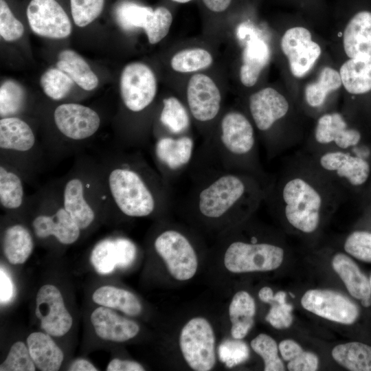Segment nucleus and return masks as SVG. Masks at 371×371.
Returning a JSON list of instances; mask_svg holds the SVG:
<instances>
[{
	"label": "nucleus",
	"instance_id": "obj_1",
	"mask_svg": "<svg viewBox=\"0 0 371 371\" xmlns=\"http://www.w3.org/2000/svg\"><path fill=\"white\" fill-rule=\"evenodd\" d=\"M348 195L324 175L304 153L288 161L271 177L265 203L282 215L293 229L311 235L324 217L333 212Z\"/></svg>",
	"mask_w": 371,
	"mask_h": 371
},
{
	"label": "nucleus",
	"instance_id": "obj_2",
	"mask_svg": "<svg viewBox=\"0 0 371 371\" xmlns=\"http://www.w3.org/2000/svg\"><path fill=\"white\" fill-rule=\"evenodd\" d=\"M184 208L205 221H243L265 201L267 185L254 175L208 166H191Z\"/></svg>",
	"mask_w": 371,
	"mask_h": 371
},
{
	"label": "nucleus",
	"instance_id": "obj_3",
	"mask_svg": "<svg viewBox=\"0 0 371 371\" xmlns=\"http://www.w3.org/2000/svg\"><path fill=\"white\" fill-rule=\"evenodd\" d=\"M191 166L248 173L267 185L271 179L260 161L254 125L249 115L238 109L221 113L209 137L196 148Z\"/></svg>",
	"mask_w": 371,
	"mask_h": 371
},
{
	"label": "nucleus",
	"instance_id": "obj_4",
	"mask_svg": "<svg viewBox=\"0 0 371 371\" xmlns=\"http://www.w3.org/2000/svg\"><path fill=\"white\" fill-rule=\"evenodd\" d=\"M108 192L118 210L131 218H143L170 207V187L141 157H118L108 172Z\"/></svg>",
	"mask_w": 371,
	"mask_h": 371
},
{
	"label": "nucleus",
	"instance_id": "obj_5",
	"mask_svg": "<svg viewBox=\"0 0 371 371\" xmlns=\"http://www.w3.org/2000/svg\"><path fill=\"white\" fill-rule=\"evenodd\" d=\"M247 114L269 159L295 146L303 138L291 102L275 88L267 87L252 93L247 100Z\"/></svg>",
	"mask_w": 371,
	"mask_h": 371
},
{
	"label": "nucleus",
	"instance_id": "obj_6",
	"mask_svg": "<svg viewBox=\"0 0 371 371\" xmlns=\"http://www.w3.org/2000/svg\"><path fill=\"white\" fill-rule=\"evenodd\" d=\"M369 132L348 114L330 111L317 117L304 153L329 150L352 152L371 161Z\"/></svg>",
	"mask_w": 371,
	"mask_h": 371
},
{
	"label": "nucleus",
	"instance_id": "obj_7",
	"mask_svg": "<svg viewBox=\"0 0 371 371\" xmlns=\"http://www.w3.org/2000/svg\"><path fill=\"white\" fill-rule=\"evenodd\" d=\"M304 153L348 196L359 198L371 177V161L352 152L329 150Z\"/></svg>",
	"mask_w": 371,
	"mask_h": 371
},
{
	"label": "nucleus",
	"instance_id": "obj_8",
	"mask_svg": "<svg viewBox=\"0 0 371 371\" xmlns=\"http://www.w3.org/2000/svg\"><path fill=\"white\" fill-rule=\"evenodd\" d=\"M284 248L269 241H260L256 235L248 240H234L224 253L226 269L235 273L269 271L278 269L283 262Z\"/></svg>",
	"mask_w": 371,
	"mask_h": 371
},
{
	"label": "nucleus",
	"instance_id": "obj_9",
	"mask_svg": "<svg viewBox=\"0 0 371 371\" xmlns=\"http://www.w3.org/2000/svg\"><path fill=\"white\" fill-rule=\"evenodd\" d=\"M222 101L221 92L210 76L196 73L190 78L186 91V105L204 140L221 115Z\"/></svg>",
	"mask_w": 371,
	"mask_h": 371
},
{
	"label": "nucleus",
	"instance_id": "obj_10",
	"mask_svg": "<svg viewBox=\"0 0 371 371\" xmlns=\"http://www.w3.org/2000/svg\"><path fill=\"white\" fill-rule=\"evenodd\" d=\"M153 247L176 280H187L196 273L198 259L195 249L188 236L179 230H162L155 237Z\"/></svg>",
	"mask_w": 371,
	"mask_h": 371
},
{
	"label": "nucleus",
	"instance_id": "obj_11",
	"mask_svg": "<svg viewBox=\"0 0 371 371\" xmlns=\"http://www.w3.org/2000/svg\"><path fill=\"white\" fill-rule=\"evenodd\" d=\"M179 346L188 365L196 371L211 370L216 363L215 335L204 317L190 319L181 329Z\"/></svg>",
	"mask_w": 371,
	"mask_h": 371
},
{
	"label": "nucleus",
	"instance_id": "obj_12",
	"mask_svg": "<svg viewBox=\"0 0 371 371\" xmlns=\"http://www.w3.org/2000/svg\"><path fill=\"white\" fill-rule=\"evenodd\" d=\"M196 150L190 133L157 137L153 146L154 159L158 172L168 185L190 168Z\"/></svg>",
	"mask_w": 371,
	"mask_h": 371
},
{
	"label": "nucleus",
	"instance_id": "obj_13",
	"mask_svg": "<svg viewBox=\"0 0 371 371\" xmlns=\"http://www.w3.org/2000/svg\"><path fill=\"white\" fill-rule=\"evenodd\" d=\"M120 90L124 106L132 113H140L147 109L156 97V76L143 63H129L121 73Z\"/></svg>",
	"mask_w": 371,
	"mask_h": 371
},
{
	"label": "nucleus",
	"instance_id": "obj_14",
	"mask_svg": "<svg viewBox=\"0 0 371 371\" xmlns=\"http://www.w3.org/2000/svg\"><path fill=\"white\" fill-rule=\"evenodd\" d=\"M280 44L291 74L298 79L308 74L322 54L321 46L313 40L309 29L303 25L287 28Z\"/></svg>",
	"mask_w": 371,
	"mask_h": 371
},
{
	"label": "nucleus",
	"instance_id": "obj_15",
	"mask_svg": "<svg viewBox=\"0 0 371 371\" xmlns=\"http://www.w3.org/2000/svg\"><path fill=\"white\" fill-rule=\"evenodd\" d=\"M303 308L326 319L352 324L359 314L358 306L340 293L326 289H311L301 298Z\"/></svg>",
	"mask_w": 371,
	"mask_h": 371
},
{
	"label": "nucleus",
	"instance_id": "obj_16",
	"mask_svg": "<svg viewBox=\"0 0 371 371\" xmlns=\"http://www.w3.org/2000/svg\"><path fill=\"white\" fill-rule=\"evenodd\" d=\"M35 315L41 328L52 337H62L71 329L73 318L67 311L60 290L45 284L36 296Z\"/></svg>",
	"mask_w": 371,
	"mask_h": 371
},
{
	"label": "nucleus",
	"instance_id": "obj_17",
	"mask_svg": "<svg viewBox=\"0 0 371 371\" xmlns=\"http://www.w3.org/2000/svg\"><path fill=\"white\" fill-rule=\"evenodd\" d=\"M26 14L30 28L40 36L61 39L71 32V21L56 0H32Z\"/></svg>",
	"mask_w": 371,
	"mask_h": 371
},
{
	"label": "nucleus",
	"instance_id": "obj_18",
	"mask_svg": "<svg viewBox=\"0 0 371 371\" xmlns=\"http://www.w3.org/2000/svg\"><path fill=\"white\" fill-rule=\"evenodd\" d=\"M54 120L58 131L72 140L91 137L100 125V117L94 110L76 103L58 106L54 112Z\"/></svg>",
	"mask_w": 371,
	"mask_h": 371
},
{
	"label": "nucleus",
	"instance_id": "obj_19",
	"mask_svg": "<svg viewBox=\"0 0 371 371\" xmlns=\"http://www.w3.org/2000/svg\"><path fill=\"white\" fill-rule=\"evenodd\" d=\"M135 245L126 238H106L93 248L90 262L100 275L111 273L117 268H126L135 260Z\"/></svg>",
	"mask_w": 371,
	"mask_h": 371
},
{
	"label": "nucleus",
	"instance_id": "obj_20",
	"mask_svg": "<svg viewBox=\"0 0 371 371\" xmlns=\"http://www.w3.org/2000/svg\"><path fill=\"white\" fill-rule=\"evenodd\" d=\"M93 203L89 183L83 177L75 175L66 181L62 204L81 230L89 227L95 218Z\"/></svg>",
	"mask_w": 371,
	"mask_h": 371
},
{
	"label": "nucleus",
	"instance_id": "obj_21",
	"mask_svg": "<svg viewBox=\"0 0 371 371\" xmlns=\"http://www.w3.org/2000/svg\"><path fill=\"white\" fill-rule=\"evenodd\" d=\"M342 46L348 58L371 54V10L361 8L346 11Z\"/></svg>",
	"mask_w": 371,
	"mask_h": 371
},
{
	"label": "nucleus",
	"instance_id": "obj_22",
	"mask_svg": "<svg viewBox=\"0 0 371 371\" xmlns=\"http://www.w3.org/2000/svg\"><path fill=\"white\" fill-rule=\"evenodd\" d=\"M32 228L37 238L54 236L63 245L74 243L81 230L63 205L50 214L37 215L32 221Z\"/></svg>",
	"mask_w": 371,
	"mask_h": 371
},
{
	"label": "nucleus",
	"instance_id": "obj_23",
	"mask_svg": "<svg viewBox=\"0 0 371 371\" xmlns=\"http://www.w3.org/2000/svg\"><path fill=\"white\" fill-rule=\"evenodd\" d=\"M90 319L98 337L106 341L124 342L135 337L139 331L136 322L102 306L91 313Z\"/></svg>",
	"mask_w": 371,
	"mask_h": 371
},
{
	"label": "nucleus",
	"instance_id": "obj_24",
	"mask_svg": "<svg viewBox=\"0 0 371 371\" xmlns=\"http://www.w3.org/2000/svg\"><path fill=\"white\" fill-rule=\"evenodd\" d=\"M342 86L339 70L330 66L324 67L316 80L307 84L304 89V110L317 117L326 112L329 95Z\"/></svg>",
	"mask_w": 371,
	"mask_h": 371
},
{
	"label": "nucleus",
	"instance_id": "obj_25",
	"mask_svg": "<svg viewBox=\"0 0 371 371\" xmlns=\"http://www.w3.org/2000/svg\"><path fill=\"white\" fill-rule=\"evenodd\" d=\"M339 72L342 86L350 95L361 98L371 92V54L348 58Z\"/></svg>",
	"mask_w": 371,
	"mask_h": 371
},
{
	"label": "nucleus",
	"instance_id": "obj_26",
	"mask_svg": "<svg viewBox=\"0 0 371 371\" xmlns=\"http://www.w3.org/2000/svg\"><path fill=\"white\" fill-rule=\"evenodd\" d=\"M269 58L270 50L265 41L260 38L248 40L242 52L239 71L242 85L249 88L254 86L268 64Z\"/></svg>",
	"mask_w": 371,
	"mask_h": 371
},
{
	"label": "nucleus",
	"instance_id": "obj_27",
	"mask_svg": "<svg viewBox=\"0 0 371 371\" xmlns=\"http://www.w3.org/2000/svg\"><path fill=\"white\" fill-rule=\"evenodd\" d=\"M26 341L31 357L39 370L57 371L60 369L64 354L50 335L34 332L28 335Z\"/></svg>",
	"mask_w": 371,
	"mask_h": 371
},
{
	"label": "nucleus",
	"instance_id": "obj_28",
	"mask_svg": "<svg viewBox=\"0 0 371 371\" xmlns=\"http://www.w3.org/2000/svg\"><path fill=\"white\" fill-rule=\"evenodd\" d=\"M31 127L21 119L11 116L0 120V148L3 150L27 152L35 144Z\"/></svg>",
	"mask_w": 371,
	"mask_h": 371
},
{
	"label": "nucleus",
	"instance_id": "obj_29",
	"mask_svg": "<svg viewBox=\"0 0 371 371\" xmlns=\"http://www.w3.org/2000/svg\"><path fill=\"white\" fill-rule=\"evenodd\" d=\"M159 121L163 128L159 135L180 136L190 133L192 119L190 112L185 103L175 96L163 99Z\"/></svg>",
	"mask_w": 371,
	"mask_h": 371
},
{
	"label": "nucleus",
	"instance_id": "obj_30",
	"mask_svg": "<svg viewBox=\"0 0 371 371\" xmlns=\"http://www.w3.org/2000/svg\"><path fill=\"white\" fill-rule=\"evenodd\" d=\"M332 266L352 297L361 301L371 297L369 280L349 256L341 252L335 254Z\"/></svg>",
	"mask_w": 371,
	"mask_h": 371
},
{
	"label": "nucleus",
	"instance_id": "obj_31",
	"mask_svg": "<svg viewBox=\"0 0 371 371\" xmlns=\"http://www.w3.org/2000/svg\"><path fill=\"white\" fill-rule=\"evenodd\" d=\"M2 249L5 257L11 264L24 263L34 249V240L31 233L21 224L9 226L3 233Z\"/></svg>",
	"mask_w": 371,
	"mask_h": 371
},
{
	"label": "nucleus",
	"instance_id": "obj_32",
	"mask_svg": "<svg viewBox=\"0 0 371 371\" xmlns=\"http://www.w3.org/2000/svg\"><path fill=\"white\" fill-rule=\"evenodd\" d=\"M256 303L252 296L245 291L237 292L229 306L232 323L231 334L234 339H242L254 324Z\"/></svg>",
	"mask_w": 371,
	"mask_h": 371
},
{
	"label": "nucleus",
	"instance_id": "obj_33",
	"mask_svg": "<svg viewBox=\"0 0 371 371\" xmlns=\"http://www.w3.org/2000/svg\"><path fill=\"white\" fill-rule=\"evenodd\" d=\"M93 301L102 306L117 309L127 315L135 317L142 311L138 298L131 292L113 286H102L92 295Z\"/></svg>",
	"mask_w": 371,
	"mask_h": 371
},
{
	"label": "nucleus",
	"instance_id": "obj_34",
	"mask_svg": "<svg viewBox=\"0 0 371 371\" xmlns=\"http://www.w3.org/2000/svg\"><path fill=\"white\" fill-rule=\"evenodd\" d=\"M56 67L84 90L91 91L98 85L97 76L85 59L74 50L61 51L58 56Z\"/></svg>",
	"mask_w": 371,
	"mask_h": 371
},
{
	"label": "nucleus",
	"instance_id": "obj_35",
	"mask_svg": "<svg viewBox=\"0 0 371 371\" xmlns=\"http://www.w3.org/2000/svg\"><path fill=\"white\" fill-rule=\"evenodd\" d=\"M333 358L351 371H371V346L352 341L339 344L332 350Z\"/></svg>",
	"mask_w": 371,
	"mask_h": 371
},
{
	"label": "nucleus",
	"instance_id": "obj_36",
	"mask_svg": "<svg viewBox=\"0 0 371 371\" xmlns=\"http://www.w3.org/2000/svg\"><path fill=\"white\" fill-rule=\"evenodd\" d=\"M213 63V56L205 49H184L175 54L170 59L172 69L178 73L187 74L208 68Z\"/></svg>",
	"mask_w": 371,
	"mask_h": 371
},
{
	"label": "nucleus",
	"instance_id": "obj_37",
	"mask_svg": "<svg viewBox=\"0 0 371 371\" xmlns=\"http://www.w3.org/2000/svg\"><path fill=\"white\" fill-rule=\"evenodd\" d=\"M24 201V188L20 177L11 169L0 166V204L8 210L19 208Z\"/></svg>",
	"mask_w": 371,
	"mask_h": 371
},
{
	"label": "nucleus",
	"instance_id": "obj_38",
	"mask_svg": "<svg viewBox=\"0 0 371 371\" xmlns=\"http://www.w3.org/2000/svg\"><path fill=\"white\" fill-rule=\"evenodd\" d=\"M74 80L58 68H50L40 79L41 87L47 96L54 100L65 98L70 92Z\"/></svg>",
	"mask_w": 371,
	"mask_h": 371
},
{
	"label": "nucleus",
	"instance_id": "obj_39",
	"mask_svg": "<svg viewBox=\"0 0 371 371\" xmlns=\"http://www.w3.org/2000/svg\"><path fill=\"white\" fill-rule=\"evenodd\" d=\"M251 347L264 361L265 371H284V365L278 355V346L269 335L259 334L251 341Z\"/></svg>",
	"mask_w": 371,
	"mask_h": 371
},
{
	"label": "nucleus",
	"instance_id": "obj_40",
	"mask_svg": "<svg viewBox=\"0 0 371 371\" xmlns=\"http://www.w3.org/2000/svg\"><path fill=\"white\" fill-rule=\"evenodd\" d=\"M25 90L17 82L4 81L0 87L1 117H11L20 111L25 102Z\"/></svg>",
	"mask_w": 371,
	"mask_h": 371
},
{
	"label": "nucleus",
	"instance_id": "obj_41",
	"mask_svg": "<svg viewBox=\"0 0 371 371\" xmlns=\"http://www.w3.org/2000/svg\"><path fill=\"white\" fill-rule=\"evenodd\" d=\"M153 11L149 7L123 2L116 9V17L123 29L144 28Z\"/></svg>",
	"mask_w": 371,
	"mask_h": 371
},
{
	"label": "nucleus",
	"instance_id": "obj_42",
	"mask_svg": "<svg viewBox=\"0 0 371 371\" xmlns=\"http://www.w3.org/2000/svg\"><path fill=\"white\" fill-rule=\"evenodd\" d=\"M172 21V14L166 7L160 6L153 10L143 28L148 42L154 45L164 39L170 31Z\"/></svg>",
	"mask_w": 371,
	"mask_h": 371
},
{
	"label": "nucleus",
	"instance_id": "obj_43",
	"mask_svg": "<svg viewBox=\"0 0 371 371\" xmlns=\"http://www.w3.org/2000/svg\"><path fill=\"white\" fill-rule=\"evenodd\" d=\"M36 366L27 346L18 341L12 344L5 359L0 365L1 371H34Z\"/></svg>",
	"mask_w": 371,
	"mask_h": 371
},
{
	"label": "nucleus",
	"instance_id": "obj_44",
	"mask_svg": "<svg viewBox=\"0 0 371 371\" xmlns=\"http://www.w3.org/2000/svg\"><path fill=\"white\" fill-rule=\"evenodd\" d=\"M104 3V0H70L75 24L79 27L90 24L101 14Z\"/></svg>",
	"mask_w": 371,
	"mask_h": 371
},
{
	"label": "nucleus",
	"instance_id": "obj_45",
	"mask_svg": "<svg viewBox=\"0 0 371 371\" xmlns=\"http://www.w3.org/2000/svg\"><path fill=\"white\" fill-rule=\"evenodd\" d=\"M249 355L247 344L240 339L225 340L218 348L219 359L228 368L243 363L248 359Z\"/></svg>",
	"mask_w": 371,
	"mask_h": 371
},
{
	"label": "nucleus",
	"instance_id": "obj_46",
	"mask_svg": "<svg viewBox=\"0 0 371 371\" xmlns=\"http://www.w3.org/2000/svg\"><path fill=\"white\" fill-rule=\"evenodd\" d=\"M24 27L13 15L5 0H0V35L6 41H14L23 34Z\"/></svg>",
	"mask_w": 371,
	"mask_h": 371
},
{
	"label": "nucleus",
	"instance_id": "obj_47",
	"mask_svg": "<svg viewBox=\"0 0 371 371\" xmlns=\"http://www.w3.org/2000/svg\"><path fill=\"white\" fill-rule=\"evenodd\" d=\"M269 304L271 306L265 317L266 321L277 329L289 328L293 322V306L286 302H278L272 300Z\"/></svg>",
	"mask_w": 371,
	"mask_h": 371
},
{
	"label": "nucleus",
	"instance_id": "obj_48",
	"mask_svg": "<svg viewBox=\"0 0 371 371\" xmlns=\"http://www.w3.org/2000/svg\"><path fill=\"white\" fill-rule=\"evenodd\" d=\"M318 365L319 359L315 354L303 350L289 361L287 368L290 371H315Z\"/></svg>",
	"mask_w": 371,
	"mask_h": 371
},
{
	"label": "nucleus",
	"instance_id": "obj_49",
	"mask_svg": "<svg viewBox=\"0 0 371 371\" xmlns=\"http://www.w3.org/2000/svg\"><path fill=\"white\" fill-rule=\"evenodd\" d=\"M344 249L346 253L354 258L366 262H371V248L359 244L346 237L344 243Z\"/></svg>",
	"mask_w": 371,
	"mask_h": 371
},
{
	"label": "nucleus",
	"instance_id": "obj_50",
	"mask_svg": "<svg viewBox=\"0 0 371 371\" xmlns=\"http://www.w3.org/2000/svg\"><path fill=\"white\" fill-rule=\"evenodd\" d=\"M14 289L12 281L5 271L1 267L0 270V302L1 304L8 303L14 296Z\"/></svg>",
	"mask_w": 371,
	"mask_h": 371
},
{
	"label": "nucleus",
	"instance_id": "obj_51",
	"mask_svg": "<svg viewBox=\"0 0 371 371\" xmlns=\"http://www.w3.org/2000/svg\"><path fill=\"white\" fill-rule=\"evenodd\" d=\"M284 3L293 5L311 14H317L323 11L324 0H283Z\"/></svg>",
	"mask_w": 371,
	"mask_h": 371
},
{
	"label": "nucleus",
	"instance_id": "obj_52",
	"mask_svg": "<svg viewBox=\"0 0 371 371\" xmlns=\"http://www.w3.org/2000/svg\"><path fill=\"white\" fill-rule=\"evenodd\" d=\"M107 371H144V368L138 362L131 360L113 359L108 364Z\"/></svg>",
	"mask_w": 371,
	"mask_h": 371
},
{
	"label": "nucleus",
	"instance_id": "obj_53",
	"mask_svg": "<svg viewBox=\"0 0 371 371\" xmlns=\"http://www.w3.org/2000/svg\"><path fill=\"white\" fill-rule=\"evenodd\" d=\"M278 348L283 359L288 362L304 350L296 341L292 339L282 341L278 346Z\"/></svg>",
	"mask_w": 371,
	"mask_h": 371
},
{
	"label": "nucleus",
	"instance_id": "obj_54",
	"mask_svg": "<svg viewBox=\"0 0 371 371\" xmlns=\"http://www.w3.org/2000/svg\"><path fill=\"white\" fill-rule=\"evenodd\" d=\"M346 237L359 244L371 248V231L357 229L352 232Z\"/></svg>",
	"mask_w": 371,
	"mask_h": 371
},
{
	"label": "nucleus",
	"instance_id": "obj_55",
	"mask_svg": "<svg viewBox=\"0 0 371 371\" xmlns=\"http://www.w3.org/2000/svg\"><path fill=\"white\" fill-rule=\"evenodd\" d=\"M205 8L214 13H221L227 10L232 0H202Z\"/></svg>",
	"mask_w": 371,
	"mask_h": 371
},
{
	"label": "nucleus",
	"instance_id": "obj_56",
	"mask_svg": "<svg viewBox=\"0 0 371 371\" xmlns=\"http://www.w3.org/2000/svg\"><path fill=\"white\" fill-rule=\"evenodd\" d=\"M69 371H97L98 369L89 361L85 359H78L69 366Z\"/></svg>",
	"mask_w": 371,
	"mask_h": 371
},
{
	"label": "nucleus",
	"instance_id": "obj_57",
	"mask_svg": "<svg viewBox=\"0 0 371 371\" xmlns=\"http://www.w3.org/2000/svg\"><path fill=\"white\" fill-rule=\"evenodd\" d=\"M273 290L269 286L262 287L258 292L260 300L265 303H269L273 297Z\"/></svg>",
	"mask_w": 371,
	"mask_h": 371
},
{
	"label": "nucleus",
	"instance_id": "obj_58",
	"mask_svg": "<svg viewBox=\"0 0 371 371\" xmlns=\"http://www.w3.org/2000/svg\"><path fill=\"white\" fill-rule=\"evenodd\" d=\"M359 199L363 205L371 201V177Z\"/></svg>",
	"mask_w": 371,
	"mask_h": 371
},
{
	"label": "nucleus",
	"instance_id": "obj_59",
	"mask_svg": "<svg viewBox=\"0 0 371 371\" xmlns=\"http://www.w3.org/2000/svg\"><path fill=\"white\" fill-rule=\"evenodd\" d=\"M366 221H369L371 226V201L363 205Z\"/></svg>",
	"mask_w": 371,
	"mask_h": 371
},
{
	"label": "nucleus",
	"instance_id": "obj_60",
	"mask_svg": "<svg viewBox=\"0 0 371 371\" xmlns=\"http://www.w3.org/2000/svg\"><path fill=\"white\" fill-rule=\"evenodd\" d=\"M361 304L365 307H368L371 305V297L361 300Z\"/></svg>",
	"mask_w": 371,
	"mask_h": 371
},
{
	"label": "nucleus",
	"instance_id": "obj_61",
	"mask_svg": "<svg viewBox=\"0 0 371 371\" xmlns=\"http://www.w3.org/2000/svg\"><path fill=\"white\" fill-rule=\"evenodd\" d=\"M172 1L179 3H186L191 1L192 0H171Z\"/></svg>",
	"mask_w": 371,
	"mask_h": 371
},
{
	"label": "nucleus",
	"instance_id": "obj_62",
	"mask_svg": "<svg viewBox=\"0 0 371 371\" xmlns=\"http://www.w3.org/2000/svg\"><path fill=\"white\" fill-rule=\"evenodd\" d=\"M369 282H370V288H371V276L370 277Z\"/></svg>",
	"mask_w": 371,
	"mask_h": 371
}]
</instances>
